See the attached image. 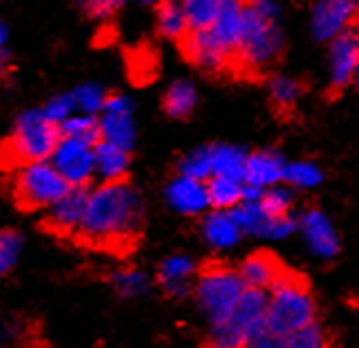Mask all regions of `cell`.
Instances as JSON below:
<instances>
[{
    "mask_svg": "<svg viewBox=\"0 0 359 348\" xmlns=\"http://www.w3.org/2000/svg\"><path fill=\"white\" fill-rule=\"evenodd\" d=\"M142 220L144 203L130 183H102L88 192L84 220L77 236L88 245L117 249L135 241L142 229Z\"/></svg>",
    "mask_w": 359,
    "mask_h": 348,
    "instance_id": "obj_1",
    "label": "cell"
},
{
    "mask_svg": "<svg viewBox=\"0 0 359 348\" xmlns=\"http://www.w3.org/2000/svg\"><path fill=\"white\" fill-rule=\"evenodd\" d=\"M245 3L243 0H221L214 22L208 29L190 31L183 38L185 55L205 71H223L233 65L243 34Z\"/></svg>",
    "mask_w": 359,
    "mask_h": 348,
    "instance_id": "obj_2",
    "label": "cell"
},
{
    "mask_svg": "<svg viewBox=\"0 0 359 348\" xmlns=\"http://www.w3.org/2000/svg\"><path fill=\"white\" fill-rule=\"evenodd\" d=\"M316 320V300L309 287L295 276H283L267 291L264 328L280 340Z\"/></svg>",
    "mask_w": 359,
    "mask_h": 348,
    "instance_id": "obj_3",
    "label": "cell"
},
{
    "mask_svg": "<svg viewBox=\"0 0 359 348\" xmlns=\"http://www.w3.org/2000/svg\"><path fill=\"white\" fill-rule=\"evenodd\" d=\"M278 13L254 9L245 5L243 34L233 62L245 71H264L283 51V34L278 29Z\"/></svg>",
    "mask_w": 359,
    "mask_h": 348,
    "instance_id": "obj_4",
    "label": "cell"
},
{
    "mask_svg": "<svg viewBox=\"0 0 359 348\" xmlns=\"http://www.w3.org/2000/svg\"><path fill=\"white\" fill-rule=\"evenodd\" d=\"M245 282L236 269L212 265L196 278V302L212 326L225 322L245 293Z\"/></svg>",
    "mask_w": 359,
    "mask_h": 348,
    "instance_id": "obj_5",
    "label": "cell"
},
{
    "mask_svg": "<svg viewBox=\"0 0 359 348\" xmlns=\"http://www.w3.org/2000/svg\"><path fill=\"white\" fill-rule=\"evenodd\" d=\"M60 141V128L42 110H27L15 121L13 135L7 144L11 159L18 163L46 161Z\"/></svg>",
    "mask_w": 359,
    "mask_h": 348,
    "instance_id": "obj_6",
    "label": "cell"
},
{
    "mask_svg": "<svg viewBox=\"0 0 359 348\" xmlns=\"http://www.w3.org/2000/svg\"><path fill=\"white\" fill-rule=\"evenodd\" d=\"M69 189V183L60 177L49 159L22 163L13 183L15 199L31 210H49Z\"/></svg>",
    "mask_w": 359,
    "mask_h": 348,
    "instance_id": "obj_7",
    "label": "cell"
},
{
    "mask_svg": "<svg viewBox=\"0 0 359 348\" xmlns=\"http://www.w3.org/2000/svg\"><path fill=\"white\" fill-rule=\"evenodd\" d=\"M49 161L69 187H86L95 179V144L60 137Z\"/></svg>",
    "mask_w": 359,
    "mask_h": 348,
    "instance_id": "obj_8",
    "label": "cell"
},
{
    "mask_svg": "<svg viewBox=\"0 0 359 348\" xmlns=\"http://www.w3.org/2000/svg\"><path fill=\"white\" fill-rule=\"evenodd\" d=\"M100 139L115 144L123 150L135 146L137 128H135V106L123 95H108L104 108L100 110Z\"/></svg>",
    "mask_w": 359,
    "mask_h": 348,
    "instance_id": "obj_9",
    "label": "cell"
},
{
    "mask_svg": "<svg viewBox=\"0 0 359 348\" xmlns=\"http://www.w3.org/2000/svg\"><path fill=\"white\" fill-rule=\"evenodd\" d=\"M355 0H316L311 11V31L322 42H331L339 34L348 31L355 20Z\"/></svg>",
    "mask_w": 359,
    "mask_h": 348,
    "instance_id": "obj_10",
    "label": "cell"
},
{
    "mask_svg": "<svg viewBox=\"0 0 359 348\" xmlns=\"http://www.w3.org/2000/svg\"><path fill=\"white\" fill-rule=\"evenodd\" d=\"M302 239L309 247V251L316 258L331 260L339 251V234L333 225V220L326 216L322 210H309L302 214L298 223Z\"/></svg>",
    "mask_w": 359,
    "mask_h": 348,
    "instance_id": "obj_11",
    "label": "cell"
},
{
    "mask_svg": "<svg viewBox=\"0 0 359 348\" xmlns=\"http://www.w3.org/2000/svg\"><path fill=\"white\" fill-rule=\"evenodd\" d=\"M165 201L170 208L183 216H201L212 208L210 194H208V183L192 179V177H185V174H179L177 179L168 183Z\"/></svg>",
    "mask_w": 359,
    "mask_h": 348,
    "instance_id": "obj_12",
    "label": "cell"
},
{
    "mask_svg": "<svg viewBox=\"0 0 359 348\" xmlns=\"http://www.w3.org/2000/svg\"><path fill=\"white\" fill-rule=\"evenodd\" d=\"M285 166L287 161L273 150H258L254 154H247L243 183L249 189H256V192L280 185L285 177Z\"/></svg>",
    "mask_w": 359,
    "mask_h": 348,
    "instance_id": "obj_13",
    "label": "cell"
},
{
    "mask_svg": "<svg viewBox=\"0 0 359 348\" xmlns=\"http://www.w3.org/2000/svg\"><path fill=\"white\" fill-rule=\"evenodd\" d=\"M86 187H71L69 192L57 199L49 210H46V223L57 234H77L86 212Z\"/></svg>",
    "mask_w": 359,
    "mask_h": 348,
    "instance_id": "obj_14",
    "label": "cell"
},
{
    "mask_svg": "<svg viewBox=\"0 0 359 348\" xmlns=\"http://www.w3.org/2000/svg\"><path fill=\"white\" fill-rule=\"evenodd\" d=\"M359 60V40L353 31H344L331 40L329 49V69H331V84L341 88L353 82L355 67Z\"/></svg>",
    "mask_w": 359,
    "mask_h": 348,
    "instance_id": "obj_15",
    "label": "cell"
},
{
    "mask_svg": "<svg viewBox=\"0 0 359 348\" xmlns=\"http://www.w3.org/2000/svg\"><path fill=\"white\" fill-rule=\"evenodd\" d=\"M201 232H203L205 243L216 251H227L231 247H236L243 239V229L238 225V220L233 218L231 210L205 212Z\"/></svg>",
    "mask_w": 359,
    "mask_h": 348,
    "instance_id": "obj_16",
    "label": "cell"
},
{
    "mask_svg": "<svg viewBox=\"0 0 359 348\" xmlns=\"http://www.w3.org/2000/svg\"><path fill=\"white\" fill-rule=\"evenodd\" d=\"M238 276L243 278L247 289L269 291L273 284L285 276V272H283V265H280L269 251H256V254H249L241 262Z\"/></svg>",
    "mask_w": 359,
    "mask_h": 348,
    "instance_id": "obj_17",
    "label": "cell"
},
{
    "mask_svg": "<svg viewBox=\"0 0 359 348\" xmlns=\"http://www.w3.org/2000/svg\"><path fill=\"white\" fill-rule=\"evenodd\" d=\"M196 262L185 256V254H175V256H168L161 265H159V272H157V280L161 287L172 293V295H185L190 291L192 282L196 278Z\"/></svg>",
    "mask_w": 359,
    "mask_h": 348,
    "instance_id": "obj_18",
    "label": "cell"
},
{
    "mask_svg": "<svg viewBox=\"0 0 359 348\" xmlns=\"http://www.w3.org/2000/svg\"><path fill=\"white\" fill-rule=\"evenodd\" d=\"M264 313H267V291L262 289H245L241 295L236 309L229 315V322L238 326L243 333L249 337L252 330L258 328L264 322Z\"/></svg>",
    "mask_w": 359,
    "mask_h": 348,
    "instance_id": "obj_19",
    "label": "cell"
},
{
    "mask_svg": "<svg viewBox=\"0 0 359 348\" xmlns=\"http://www.w3.org/2000/svg\"><path fill=\"white\" fill-rule=\"evenodd\" d=\"M128 150H123L108 141H97L95 144V177L102 179V183H115L123 181L128 174Z\"/></svg>",
    "mask_w": 359,
    "mask_h": 348,
    "instance_id": "obj_20",
    "label": "cell"
},
{
    "mask_svg": "<svg viewBox=\"0 0 359 348\" xmlns=\"http://www.w3.org/2000/svg\"><path fill=\"white\" fill-rule=\"evenodd\" d=\"M231 212H233V218L238 220L243 234L258 236V239H271V229L278 216H271L264 210L260 199H245Z\"/></svg>",
    "mask_w": 359,
    "mask_h": 348,
    "instance_id": "obj_21",
    "label": "cell"
},
{
    "mask_svg": "<svg viewBox=\"0 0 359 348\" xmlns=\"http://www.w3.org/2000/svg\"><path fill=\"white\" fill-rule=\"evenodd\" d=\"M210 154H212V177H229L243 181L245 161H247V152L243 148L231 144H214L210 146Z\"/></svg>",
    "mask_w": 359,
    "mask_h": 348,
    "instance_id": "obj_22",
    "label": "cell"
},
{
    "mask_svg": "<svg viewBox=\"0 0 359 348\" xmlns=\"http://www.w3.org/2000/svg\"><path fill=\"white\" fill-rule=\"evenodd\" d=\"M205 183H208L210 205L214 210H233L245 199V183L241 179L212 177Z\"/></svg>",
    "mask_w": 359,
    "mask_h": 348,
    "instance_id": "obj_23",
    "label": "cell"
},
{
    "mask_svg": "<svg viewBox=\"0 0 359 348\" xmlns=\"http://www.w3.org/2000/svg\"><path fill=\"white\" fill-rule=\"evenodd\" d=\"M196 102H198V95H196L194 84L179 80L168 88L163 106H165V113L170 117L183 119L187 115H192V110L196 108Z\"/></svg>",
    "mask_w": 359,
    "mask_h": 348,
    "instance_id": "obj_24",
    "label": "cell"
},
{
    "mask_svg": "<svg viewBox=\"0 0 359 348\" xmlns=\"http://www.w3.org/2000/svg\"><path fill=\"white\" fill-rule=\"evenodd\" d=\"M111 282H113V289L121 295V297H142L150 291V278L146 272L142 269H133V267H126V269H117V272L111 276Z\"/></svg>",
    "mask_w": 359,
    "mask_h": 348,
    "instance_id": "obj_25",
    "label": "cell"
},
{
    "mask_svg": "<svg viewBox=\"0 0 359 348\" xmlns=\"http://www.w3.org/2000/svg\"><path fill=\"white\" fill-rule=\"evenodd\" d=\"M57 128H60V137L86 141V144H97L100 141V123L95 115L73 113L69 119L62 121Z\"/></svg>",
    "mask_w": 359,
    "mask_h": 348,
    "instance_id": "obj_26",
    "label": "cell"
},
{
    "mask_svg": "<svg viewBox=\"0 0 359 348\" xmlns=\"http://www.w3.org/2000/svg\"><path fill=\"white\" fill-rule=\"evenodd\" d=\"M324 181V172L313 161H291L285 166L283 183L295 189H313Z\"/></svg>",
    "mask_w": 359,
    "mask_h": 348,
    "instance_id": "obj_27",
    "label": "cell"
},
{
    "mask_svg": "<svg viewBox=\"0 0 359 348\" xmlns=\"http://www.w3.org/2000/svg\"><path fill=\"white\" fill-rule=\"evenodd\" d=\"M159 29L165 38L172 40H183L190 34L179 0H161L159 3Z\"/></svg>",
    "mask_w": 359,
    "mask_h": 348,
    "instance_id": "obj_28",
    "label": "cell"
},
{
    "mask_svg": "<svg viewBox=\"0 0 359 348\" xmlns=\"http://www.w3.org/2000/svg\"><path fill=\"white\" fill-rule=\"evenodd\" d=\"M179 3L185 13L187 29L201 31V29H208L214 22L221 0H179Z\"/></svg>",
    "mask_w": 359,
    "mask_h": 348,
    "instance_id": "obj_29",
    "label": "cell"
},
{
    "mask_svg": "<svg viewBox=\"0 0 359 348\" xmlns=\"http://www.w3.org/2000/svg\"><path fill=\"white\" fill-rule=\"evenodd\" d=\"M71 98L75 102L77 113H86V115H100V110L104 108L108 95L100 84H82L77 86Z\"/></svg>",
    "mask_w": 359,
    "mask_h": 348,
    "instance_id": "obj_30",
    "label": "cell"
},
{
    "mask_svg": "<svg viewBox=\"0 0 359 348\" xmlns=\"http://www.w3.org/2000/svg\"><path fill=\"white\" fill-rule=\"evenodd\" d=\"M179 172L185 174V177H192V179H198V181H208L212 177L210 146H203V148L187 152L181 159V163H179Z\"/></svg>",
    "mask_w": 359,
    "mask_h": 348,
    "instance_id": "obj_31",
    "label": "cell"
},
{
    "mask_svg": "<svg viewBox=\"0 0 359 348\" xmlns=\"http://www.w3.org/2000/svg\"><path fill=\"white\" fill-rule=\"evenodd\" d=\"M22 256V236L18 232H0V278H5Z\"/></svg>",
    "mask_w": 359,
    "mask_h": 348,
    "instance_id": "obj_32",
    "label": "cell"
},
{
    "mask_svg": "<svg viewBox=\"0 0 359 348\" xmlns=\"http://www.w3.org/2000/svg\"><path fill=\"white\" fill-rule=\"evenodd\" d=\"M269 95H271V102L278 108H291L295 102L300 100L302 95V86L298 80L287 75H276L273 80L269 82Z\"/></svg>",
    "mask_w": 359,
    "mask_h": 348,
    "instance_id": "obj_33",
    "label": "cell"
},
{
    "mask_svg": "<svg viewBox=\"0 0 359 348\" xmlns=\"http://www.w3.org/2000/svg\"><path fill=\"white\" fill-rule=\"evenodd\" d=\"M283 348H326L324 328L313 320L283 340Z\"/></svg>",
    "mask_w": 359,
    "mask_h": 348,
    "instance_id": "obj_34",
    "label": "cell"
},
{
    "mask_svg": "<svg viewBox=\"0 0 359 348\" xmlns=\"http://www.w3.org/2000/svg\"><path fill=\"white\" fill-rule=\"evenodd\" d=\"M260 203L271 216H287L291 214V208H293V192H291V187L280 183V185L262 189Z\"/></svg>",
    "mask_w": 359,
    "mask_h": 348,
    "instance_id": "obj_35",
    "label": "cell"
},
{
    "mask_svg": "<svg viewBox=\"0 0 359 348\" xmlns=\"http://www.w3.org/2000/svg\"><path fill=\"white\" fill-rule=\"evenodd\" d=\"M42 113L49 117L55 126H60L65 119H69L73 113H77L71 93L69 95L67 93L65 95H55V98H51L49 102H46V106L42 108Z\"/></svg>",
    "mask_w": 359,
    "mask_h": 348,
    "instance_id": "obj_36",
    "label": "cell"
},
{
    "mask_svg": "<svg viewBox=\"0 0 359 348\" xmlns=\"http://www.w3.org/2000/svg\"><path fill=\"white\" fill-rule=\"evenodd\" d=\"M126 0H80V5L95 18H106L111 15L119 5H123Z\"/></svg>",
    "mask_w": 359,
    "mask_h": 348,
    "instance_id": "obj_37",
    "label": "cell"
},
{
    "mask_svg": "<svg viewBox=\"0 0 359 348\" xmlns=\"http://www.w3.org/2000/svg\"><path fill=\"white\" fill-rule=\"evenodd\" d=\"M247 7H254V9H262V11H269V13H278V5L276 0H243Z\"/></svg>",
    "mask_w": 359,
    "mask_h": 348,
    "instance_id": "obj_38",
    "label": "cell"
},
{
    "mask_svg": "<svg viewBox=\"0 0 359 348\" xmlns=\"http://www.w3.org/2000/svg\"><path fill=\"white\" fill-rule=\"evenodd\" d=\"M5 44H7V27L3 25V20H0V55H3Z\"/></svg>",
    "mask_w": 359,
    "mask_h": 348,
    "instance_id": "obj_39",
    "label": "cell"
},
{
    "mask_svg": "<svg viewBox=\"0 0 359 348\" xmlns=\"http://www.w3.org/2000/svg\"><path fill=\"white\" fill-rule=\"evenodd\" d=\"M353 82L359 86V60H357V67H355V75H353Z\"/></svg>",
    "mask_w": 359,
    "mask_h": 348,
    "instance_id": "obj_40",
    "label": "cell"
},
{
    "mask_svg": "<svg viewBox=\"0 0 359 348\" xmlns=\"http://www.w3.org/2000/svg\"><path fill=\"white\" fill-rule=\"evenodd\" d=\"M7 73V67H5V60H3V55H0V77H3Z\"/></svg>",
    "mask_w": 359,
    "mask_h": 348,
    "instance_id": "obj_41",
    "label": "cell"
},
{
    "mask_svg": "<svg viewBox=\"0 0 359 348\" xmlns=\"http://www.w3.org/2000/svg\"><path fill=\"white\" fill-rule=\"evenodd\" d=\"M142 3H144V5H154V3H157V5H159L161 0H142Z\"/></svg>",
    "mask_w": 359,
    "mask_h": 348,
    "instance_id": "obj_42",
    "label": "cell"
},
{
    "mask_svg": "<svg viewBox=\"0 0 359 348\" xmlns=\"http://www.w3.org/2000/svg\"><path fill=\"white\" fill-rule=\"evenodd\" d=\"M13 348H38V346H34V344H20V346H13Z\"/></svg>",
    "mask_w": 359,
    "mask_h": 348,
    "instance_id": "obj_43",
    "label": "cell"
},
{
    "mask_svg": "<svg viewBox=\"0 0 359 348\" xmlns=\"http://www.w3.org/2000/svg\"><path fill=\"white\" fill-rule=\"evenodd\" d=\"M353 34H355V36H357V40H359V20H357V27H355Z\"/></svg>",
    "mask_w": 359,
    "mask_h": 348,
    "instance_id": "obj_44",
    "label": "cell"
},
{
    "mask_svg": "<svg viewBox=\"0 0 359 348\" xmlns=\"http://www.w3.org/2000/svg\"><path fill=\"white\" fill-rule=\"evenodd\" d=\"M0 348H5V337H3V333H0Z\"/></svg>",
    "mask_w": 359,
    "mask_h": 348,
    "instance_id": "obj_45",
    "label": "cell"
}]
</instances>
